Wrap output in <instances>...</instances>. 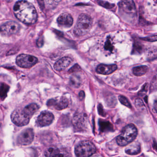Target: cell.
<instances>
[{
    "instance_id": "obj_1",
    "label": "cell",
    "mask_w": 157,
    "mask_h": 157,
    "mask_svg": "<svg viewBox=\"0 0 157 157\" xmlns=\"http://www.w3.org/2000/svg\"><path fill=\"white\" fill-rule=\"evenodd\" d=\"M13 12L16 18L27 25H33L37 20V13L34 6L25 1H18L13 7Z\"/></svg>"
},
{
    "instance_id": "obj_2",
    "label": "cell",
    "mask_w": 157,
    "mask_h": 157,
    "mask_svg": "<svg viewBox=\"0 0 157 157\" xmlns=\"http://www.w3.org/2000/svg\"><path fill=\"white\" fill-rule=\"evenodd\" d=\"M136 127L133 124L126 126L122 130L121 134L117 138V144L120 146H125L133 142L137 136Z\"/></svg>"
},
{
    "instance_id": "obj_3",
    "label": "cell",
    "mask_w": 157,
    "mask_h": 157,
    "mask_svg": "<svg viewBox=\"0 0 157 157\" xmlns=\"http://www.w3.org/2000/svg\"><path fill=\"white\" fill-rule=\"evenodd\" d=\"M92 24V20L89 15L84 13L81 14L74 27V33L77 36L85 35L90 31Z\"/></svg>"
},
{
    "instance_id": "obj_4",
    "label": "cell",
    "mask_w": 157,
    "mask_h": 157,
    "mask_svg": "<svg viewBox=\"0 0 157 157\" xmlns=\"http://www.w3.org/2000/svg\"><path fill=\"white\" fill-rule=\"evenodd\" d=\"M96 151L95 145L88 140L80 142L75 148V155L77 157H90L94 154Z\"/></svg>"
},
{
    "instance_id": "obj_5",
    "label": "cell",
    "mask_w": 157,
    "mask_h": 157,
    "mask_svg": "<svg viewBox=\"0 0 157 157\" xmlns=\"http://www.w3.org/2000/svg\"><path fill=\"white\" fill-rule=\"evenodd\" d=\"M38 62V59L33 56L21 54L16 58V64L23 68H30Z\"/></svg>"
},
{
    "instance_id": "obj_6",
    "label": "cell",
    "mask_w": 157,
    "mask_h": 157,
    "mask_svg": "<svg viewBox=\"0 0 157 157\" xmlns=\"http://www.w3.org/2000/svg\"><path fill=\"white\" fill-rule=\"evenodd\" d=\"M12 122L18 126L26 125L30 122V117L24 112L23 110H15L11 116Z\"/></svg>"
},
{
    "instance_id": "obj_7",
    "label": "cell",
    "mask_w": 157,
    "mask_h": 157,
    "mask_svg": "<svg viewBox=\"0 0 157 157\" xmlns=\"http://www.w3.org/2000/svg\"><path fill=\"white\" fill-rule=\"evenodd\" d=\"M20 29V25L18 23L8 22L0 26V33L4 36L12 35L17 33Z\"/></svg>"
},
{
    "instance_id": "obj_8",
    "label": "cell",
    "mask_w": 157,
    "mask_h": 157,
    "mask_svg": "<svg viewBox=\"0 0 157 157\" xmlns=\"http://www.w3.org/2000/svg\"><path fill=\"white\" fill-rule=\"evenodd\" d=\"M118 5L121 14L128 16L136 15V6L133 1H123L119 2Z\"/></svg>"
},
{
    "instance_id": "obj_9",
    "label": "cell",
    "mask_w": 157,
    "mask_h": 157,
    "mask_svg": "<svg viewBox=\"0 0 157 157\" xmlns=\"http://www.w3.org/2000/svg\"><path fill=\"white\" fill-rule=\"evenodd\" d=\"M34 137L33 130L28 128L23 130L18 136L17 141L20 145L27 146L33 142Z\"/></svg>"
},
{
    "instance_id": "obj_10",
    "label": "cell",
    "mask_w": 157,
    "mask_h": 157,
    "mask_svg": "<svg viewBox=\"0 0 157 157\" xmlns=\"http://www.w3.org/2000/svg\"><path fill=\"white\" fill-rule=\"evenodd\" d=\"M48 107L57 110H62L68 106V101L66 97H61L53 98L48 101Z\"/></svg>"
},
{
    "instance_id": "obj_11",
    "label": "cell",
    "mask_w": 157,
    "mask_h": 157,
    "mask_svg": "<svg viewBox=\"0 0 157 157\" xmlns=\"http://www.w3.org/2000/svg\"><path fill=\"white\" fill-rule=\"evenodd\" d=\"M54 119V115L51 112L43 111L37 117L36 124L40 127L47 126L51 124Z\"/></svg>"
},
{
    "instance_id": "obj_12",
    "label": "cell",
    "mask_w": 157,
    "mask_h": 157,
    "mask_svg": "<svg viewBox=\"0 0 157 157\" xmlns=\"http://www.w3.org/2000/svg\"><path fill=\"white\" fill-rule=\"evenodd\" d=\"M57 22L59 26L64 28H69L73 24V19L68 13H62L58 18Z\"/></svg>"
},
{
    "instance_id": "obj_13",
    "label": "cell",
    "mask_w": 157,
    "mask_h": 157,
    "mask_svg": "<svg viewBox=\"0 0 157 157\" xmlns=\"http://www.w3.org/2000/svg\"><path fill=\"white\" fill-rule=\"evenodd\" d=\"M71 58L68 57H64L58 60L54 65V68L57 71H62L66 69L72 62Z\"/></svg>"
},
{
    "instance_id": "obj_14",
    "label": "cell",
    "mask_w": 157,
    "mask_h": 157,
    "mask_svg": "<svg viewBox=\"0 0 157 157\" xmlns=\"http://www.w3.org/2000/svg\"><path fill=\"white\" fill-rule=\"evenodd\" d=\"M117 69L116 65H105L101 64L97 67L96 72L99 74L108 75L111 74Z\"/></svg>"
},
{
    "instance_id": "obj_15",
    "label": "cell",
    "mask_w": 157,
    "mask_h": 157,
    "mask_svg": "<svg viewBox=\"0 0 157 157\" xmlns=\"http://www.w3.org/2000/svg\"><path fill=\"white\" fill-rule=\"evenodd\" d=\"M141 151L140 145L138 142H133L127 147L125 150V151L128 155H136L139 154Z\"/></svg>"
},
{
    "instance_id": "obj_16",
    "label": "cell",
    "mask_w": 157,
    "mask_h": 157,
    "mask_svg": "<svg viewBox=\"0 0 157 157\" xmlns=\"http://www.w3.org/2000/svg\"><path fill=\"white\" fill-rule=\"evenodd\" d=\"M39 109V106L36 104L32 103L27 105L23 109L24 112L29 117L33 116Z\"/></svg>"
},
{
    "instance_id": "obj_17",
    "label": "cell",
    "mask_w": 157,
    "mask_h": 157,
    "mask_svg": "<svg viewBox=\"0 0 157 157\" xmlns=\"http://www.w3.org/2000/svg\"><path fill=\"white\" fill-rule=\"evenodd\" d=\"M60 150L56 147H50L45 151L46 157H59Z\"/></svg>"
},
{
    "instance_id": "obj_18",
    "label": "cell",
    "mask_w": 157,
    "mask_h": 157,
    "mask_svg": "<svg viewBox=\"0 0 157 157\" xmlns=\"http://www.w3.org/2000/svg\"><path fill=\"white\" fill-rule=\"evenodd\" d=\"M148 69V67L147 66H140L134 67L133 69V72L135 76L140 77L146 74L147 72Z\"/></svg>"
},
{
    "instance_id": "obj_19",
    "label": "cell",
    "mask_w": 157,
    "mask_h": 157,
    "mask_svg": "<svg viewBox=\"0 0 157 157\" xmlns=\"http://www.w3.org/2000/svg\"><path fill=\"white\" fill-rule=\"evenodd\" d=\"M81 82L80 77L78 75H73L71 77L70 84L73 88H78L81 84Z\"/></svg>"
},
{
    "instance_id": "obj_20",
    "label": "cell",
    "mask_w": 157,
    "mask_h": 157,
    "mask_svg": "<svg viewBox=\"0 0 157 157\" xmlns=\"http://www.w3.org/2000/svg\"><path fill=\"white\" fill-rule=\"evenodd\" d=\"M10 87L9 85L4 83H0V97L5 98L9 90Z\"/></svg>"
},
{
    "instance_id": "obj_21",
    "label": "cell",
    "mask_w": 157,
    "mask_h": 157,
    "mask_svg": "<svg viewBox=\"0 0 157 157\" xmlns=\"http://www.w3.org/2000/svg\"><path fill=\"white\" fill-rule=\"evenodd\" d=\"M100 128L102 132L113 130V126L111 123L106 121H101L100 122Z\"/></svg>"
},
{
    "instance_id": "obj_22",
    "label": "cell",
    "mask_w": 157,
    "mask_h": 157,
    "mask_svg": "<svg viewBox=\"0 0 157 157\" xmlns=\"http://www.w3.org/2000/svg\"><path fill=\"white\" fill-rule=\"evenodd\" d=\"M118 100L120 101V102L122 104L124 105L125 106H127V107L129 108H131V107H132L129 101L124 96L120 95V96H118Z\"/></svg>"
},
{
    "instance_id": "obj_23",
    "label": "cell",
    "mask_w": 157,
    "mask_h": 157,
    "mask_svg": "<svg viewBox=\"0 0 157 157\" xmlns=\"http://www.w3.org/2000/svg\"><path fill=\"white\" fill-rule=\"evenodd\" d=\"M97 2L99 5H101V6L104 7V8H106V9H112L115 6L114 4L109 3L107 2L103 1H98Z\"/></svg>"
},
{
    "instance_id": "obj_24",
    "label": "cell",
    "mask_w": 157,
    "mask_h": 157,
    "mask_svg": "<svg viewBox=\"0 0 157 157\" xmlns=\"http://www.w3.org/2000/svg\"><path fill=\"white\" fill-rule=\"evenodd\" d=\"M59 150H60L59 157H71L70 152L67 149H62Z\"/></svg>"
},
{
    "instance_id": "obj_25",
    "label": "cell",
    "mask_w": 157,
    "mask_h": 157,
    "mask_svg": "<svg viewBox=\"0 0 157 157\" xmlns=\"http://www.w3.org/2000/svg\"><path fill=\"white\" fill-rule=\"evenodd\" d=\"M105 50H109V51H112L113 49V46L110 41V38H108L107 41L105 42V44L104 46Z\"/></svg>"
},
{
    "instance_id": "obj_26",
    "label": "cell",
    "mask_w": 157,
    "mask_h": 157,
    "mask_svg": "<svg viewBox=\"0 0 157 157\" xmlns=\"http://www.w3.org/2000/svg\"><path fill=\"white\" fill-rule=\"evenodd\" d=\"M141 39L144 40V41H149V42H155L157 41V36H152L148 37L141 38Z\"/></svg>"
},
{
    "instance_id": "obj_27",
    "label": "cell",
    "mask_w": 157,
    "mask_h": 157,
    "mask_svg": "<svg viewBox=\"0 0 157 157\" xmlns=\"http://www.w3.org/2000/svg\"><path fill=\"white\" fill-rule=\"evenodd\" d=\"M80 69V67L78 65H75L73 67L71 68L69 71L70 73H72V72H76V71H78Z\"/></svg>"
},
{
    "instance_id": "obj_28",
    "label": "cell",
    "mask_w": 157,
    "mask_h": 157,
    "mask_svg": "<svg viewBox=\"0 0 157 157\" xmlns=\"http://www.w3.org/2000/svg\"><path fill=\"white\" fill-rule=\"evenodd\" d=\"M136 107L139 108V109L140 108H142L143 106H144L143 102L140 99H139L136 100Z\"/></svg>"
},
{
    "instance_id": "obj_29",
    "label": "cell",
    "mask_w": 157,
    "mask_h": 157,
    "mask_svg": "<svg viewBox=\"0 0 157 157\" xmlns=\"http://www.w3.org/2000/svg\"><path fill=\"white\" fill-rule=\"evenodd\" d=\"M134 49H135V51H136V52H140L142 50V47L139 44V43L138 44L136 43L135 44V47H134Z\"/></svg>"
},
{
    "instance_id": "obj_30",
    "label": "cell",
    "mask_w": 157,
    "mask_h": 157,
    "mask_svg": "<svg viewBox=\"0 0 157 157\" xmlns=\"http://www.w3.org/2000/svg\"><path fill=\"white\" fill-rule=\"evenodd\" d=\"M98 111H99V114L102 116L104 115V112L102 105L101 104H99V106H98Z\"/></svg>"
},
{
    "instance_id": "obj_31",
    "label": "cell",
    "mask_w": 157,
    "mask_h": 157,
    "mask_svg": "<svg viewBox=\"0 0 157 157\" xmlns=\"http://www.w3.org/2000/svg\"><path fill=\"white\" fill-rule=\"evenodd\" d=\"M85 97V93L83 91H81L79 93V97L81 100H82Z\"/></svg>"
}]
</instances>
